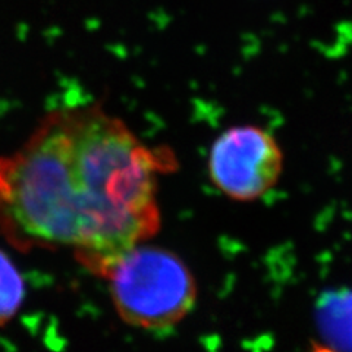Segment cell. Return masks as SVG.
<instances>
[{
    "label": "cell",
    "instance_id": "cell-2",
    "mask_svg": "<svg viewBox=\"0 0 352 352\" xmlns=\"http://www.w3.org/2000/svg\"><path fill=\"white\" fill-rule=\"evenodd\" d=\"M122 320L144 330L179 324L197 301L192 272L173 251L141 244L128 251L104 278Z\"/></svg>",
    "mask_w": 352,
    "mask_h": 352
},
{
    "label": "cell",
    "instance_id": "cell-3",
    "mask_svg": "<svg viewBox=\"0 0 352 352\" xmlns=\"http://www.w3.org/2000/svg\"><path fill=\"white\" fill-rule=\"evenodd\" d=\"M285 156L279 141L258 125L225 129L212 144L207 169L214 188L238 203L266 197L280 181Z\"/></svg>",
    "mask_w": 352,
    "mask_h": 352
},
{
    "label": "cell",
    "instance_id": "cell-4",
    "mask_svg": "<svg viewBox=\"0 0 352 352\" xmlns=\"http://www.w3.org/2000/svg\"><path fill=\"white\" fill-rule=\"evenodd\" d=\"M24 298L25 280L12 258L0 250V327L16 316Z\"/></svg>",
    "mask_w": 352,
    "mask_h": 352
},
{
    "label": "cell",
    "instance_id": "cell-5",
    "mask_svg": "<svg viewBox=\"0 0 352 352\" xmlns=\"http://www.w3.org/2000/svg\"><path fill=\"white\" fill-rule=\"evenodd\" d=\"M310 352H339L335 348H330V346H324V345H313Z\"/></svg>",
    "mask_w": 352,
    "mask_h": 352
},
{
    "label": "cell",
    "instance_id": "cell-1",
    "mask_svg": "<svg viewBox=\"0 0 352 352\" xmlns=\"http://www.w3.org/2000/svg\"><path fill=\"white\" fill-rule=\"evenodd\" d=\"M178 164L102 106L50 110L0 156V234L21 251H72L106 278L159 232V178Z\"/></svg>",
    "mask_w": 352,
    "mask_h": 352
}]
</instances>
